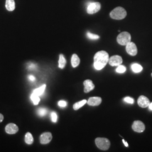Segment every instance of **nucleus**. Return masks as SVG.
Instances as JSON below:
<instances>
[{"label":"nucleus","instance_id":"23","mask_svg":"<svg viewBox=\"0 0 152 152\" xmlns=\"http://www.w3.org/2000/svg\"><path fill=\"white\" fill-rule=\"evenodd\" d=\"M87 37L91 39H98L100 38V37L95 34H93L92 33L87 32Z\"/></svg>","mask_w":152,"mask_h":152},{"label":"nucleus","instance_id":"28","mask_svg":"<svg viewBox=\"0 0 152 152\" xmlns=\"http://www.w3.org/2000/svg\"><path fill=\"white\" fill-rule=\"evenodd\" d=\"M36 67H37L36 65L34 64H33V63H31L28 65V68L29 69H34L36 68Z\"/></svg>","mask_w":152,"mask_h":152},{"label":"nucleus","instance_id":"30","mask_svg":"<svg viewBox=\"0 0 152 152\" xmlns=\"http://www.w3.org/2000/svg\"><path fill=\"white\" fill-rule=\"evenodd\" d=\"M4 118V115H3L2 114H1V113H0V122H2V121H3Z\"/></svg>","mask_w":152,"mask_h":152},{"label":"nucleus","instance_id":"10","mask_svg":"<svg viewBox=\"0 0 152 152\" xmlns=\"http://www.w3.org/2000/svg\"><path fill=\"white\" fill-rule=\"evenodd\" d=\"M137 104L141 108H147L150 104V101L148 98L144 95H141L138 98Z\"/></svg>","mask_w":152,"mask_h":152},{"label":"nucleus","instance_id":"11","mask_svg":"<svg viewBox=\"0 0 152 152\" xmlns=\"http://www.w3.org/2000/svg\"><path fill=\"white\" fill-rule=\"evenodd\" d=\"M19 130L18 127L14 124H9L6 126V132L9 134H14Z\"/></svg>","mask_w":152,"mask_h":152},{"label":"nucleus","instance_id":"29","mask_svg":"<svg viewBox=\"0 0 152 152\" xmlns=\"http://www.w3.org/2000/svg\"><path fill=\"white\" fill-rule=\"evenodd\" d=\"M28 78L29 79L30 81H31L32 82H34L36 80V78H35L34 76H32V75H29V76H28Z\"/></svg>","mask_w":152,"mask_h":152},{"label":"nucleus","instance_id":"15","mask_svg":"<svg viewBox=\"0 0 152 152\" xmlns=\"http://www.w3.org/2000/svg\"><path fill=\"white\" fill-rule=\"evenodd\" d=\"M71 63L73 68H76L79 65L80 63V59L77 55L75 54L72 55L71 58Z\"/></svg>","mask_w":152,"mask_h":152},{"label":"nucleus","instance_id":"13","mask_svg":"<svg viewBox=\"0 0 152 152\" xmlns=\"http://www.w3.org/2000/svg\"><path fill=\"white\" fill-rule=\"evenodd\" d=\"M102 102V98L100 97H91L90 98L87 102L88 105L91 106H98L100 105Z\"/></svg>","mask_w":152,"mask_h":152},{"label":"nucleus","instance_id":"33","mask_svg":"<svg viewBox=\"0 0 152 152\" xmlns=\"http://www.w3.org/2000/svg\"><path fill=\"white\" fill-rule=\"evenodd\" d=\"M151 76H152V74H151Z\"/></svg>","mask_w":152,"mask_h":152},{"label":"nucleus","instance_id":"21","mask_svg":"<svg viewBox=\"0 0 152 152\" xmlns=\"http://www.w3.org/2000/svg\"><path fill=\"white\" fill-rule=\"evenodd\" d=\"M31 99L32 100L33 103L34 105H38L39 102H40V98L39 97V96L36 95L34 93H32V94L31 95Z\"/></svg>","mask_w":152,"mask_h":152},{"label":"nucleus","instance_id":"6","mask_svg":"<svg viewBox=\"0 0 152 152\" xmlns=\"http://www.w3.org/2000/svg\"><path fill=\"white\" fill-rule=\"evenodd\" d=\"M132 130L136 132H142L145 129V126L142 122L140 121H135L132 126Z\"/></svg>","mask_w":152,"mask_h":152},{"label":"nucleus","instance_id":"5","mask_svg":"<svg viewBox=\"0 0 152 152\" xmlns=\"http://www.w3.org/2000/svg\"><path fill=\"white\" fill-rule=\"evenodd\" d=\"M101 5L99 2L90 3L87 8V12L88 14H94L100 10Z\"/></svg>","mask_w":152,"mask_h":152},{"label":"nucleus","instance_id":"1","mask_svg":"<svg viewBox=\"0 0 152 152\" xmlns=\"http://www.w3.org/2000/svg\"><path fill=\"white\" fill-rule=\"evenodd\" d=\"M108 53L105 51H100L96 53L94 58V65L96 69L101 70L104 68L108 63Z\"/></svg>","mask_w":152,"mask_h":152},{"label":"nucleus","instance_id":"14","mask_svg":"<svg viewBox=\"0 0 152 152\" xmlns=\"http://www.w3.org/2000/svg\"><path fill=\"white\" fill-rule=\"evenodd\" d=\"M6 8L8 11H14L15 8V4L14 0H6Z\"/></svg>","mask_w":152,"mask_h":152},{"label":"nucleus","instance_id":"25","mask_svg":"<svg viewBox=\"0 0 152 152\" xmlns=\"http://www.w3.org/2000/svg\"><path fill=\"white\" fill-rule=\"evenodd\" d=\"M51 120L53 122H56L57 120H58V116L57 114L55 112H52L51 114Z\"/></svg>","mask_w":152,"mask_h":152},{"label":"nucleus","instance_id":"9","mask_svg":"<svg viewBox=\"0 0 152 152\" xmlns=\"http://www.w3.org/2000/svg\"><path fill=\"white\" fill-rule=\"evenodd\" d=\"M53 136L50 132H45L39 137L40 142L42 144H46L49 143L52 140Z\"/></svg>","mask_w":152,"mask_h":152},{"label":"nucleus","instance_id":"4","mask_svg":"<svg viewBox=\"0 0 152 152\" xmlns=\"http://www.w3.org/2000/svg\"><path fill=\"white\" fill-rule=\"evenodd\" d=\"M131 39V36L130 34L127 32L121 33L117 38L118 43L122 46H126L129 42H130Z\"/></svg>","mask_w":152,"mask_h":152},{"label":"nucleus","instance_id":"24","mask_svg":"<svg viewBox=\"0 0 152 152\" xmlns=\"http://www.w3.org/2000/svg\"><path fill=\"white\" fill-rule=\"evenodd\" d=\"M126 68L125 66L120 65H118L117 68L116 69V72L119 73H123L126 72Z\"/></svg>","mask_w":152,"mask_h":152},{"label":"nucleus","instance_id":"8","mask_svg":"<svg viewBox=\"0 0 152 152\" xmlns=\"http://www.w3.org/2000/svg\"><path fill=\"white\" fill-rule=\"evenodd\" d=\"M126 50L127 53L131 56H135L137 53V49L136 45L130 42L126 45Z\"/></svg>","mask_w":152,"mask_h":152},{"label":"nucleus","instance_id":"22","mask_svg":"<svg viewBox=\"0 0 152 152\" xmlns=\"http://www.w3.org/2000/svg\"><path fill=\"white\" fill-rule=\"evenodd\" d=\"M47 113H48V110L46 109L39 108L37 110V114L41 117H44L45 115H46Z\"/></svg>","mask_w":152,"mask_h":152},{"label":"nucleus","instance_id":"7","mask_svg":"<svg viewBox=\"0 0 152 152\" xmlns=\"http://www.w3.org/2000/svg\"><path fill=\"white\" fill-rule=\"evenodd\" d=\"M123 60L119 55H114L110 57L109 59V64L111 66H118L122 64Z\"/></svg>","mask_w":152,"mask_h":152},{"label":"nucleus","instance_id":"18","mask_svg":"<svg viewBox=\"0 0 152 152\" xmlns=\"http://www.w3.org/2000/svg\"><path fill=\"white\" fill-rule=\"evenodd\" d=\"M87 100L84 99V100H82L81 101H80L77 103H76L73 105V109L77 110H78L80 108H81L82 107H83L85 104L87 103Z\"/></svg>","mask_w":152,"mask_h":152},{"label":"nucleus","instance_id":"2","mask_svg":"<svg viewBox=\"0 0 152 152\" xmlns=\"http://www.w3.org/2000/svg\"><path fill=\"white\" fill-rule=\"evenodd\" d=\"M127 15V12L125 9L121 7L115 8L110 13V16L115 20H121L124 19Z\"/></svg>","mask_w":152,"mask_h":152},{"label":"nucleus","instance_id":"20","mask_svg":"<svg viewBox=\"0 0 152 152\" xmlns=\"http://www.w3.org/2000/svg\"><path fill=\"white\" fill-rule=\"evenodd\" d=\"M25 141L28 145H31L33 142V137L30 132H27L25 136Z\"/></svg>","mask_w":152,"mask_h":152},{"label":"nucleus","instance_id":"12","mask_svg":"<svg viewBox=\"0 0 152 152\" xmlns=\"http://www.w3.org/2000/svg\"><path fill=\"white\" fill-rule=\"evenodd\" d=\"M83 85H84V92L85 93H88L92 91V90H94L95 88V85H94L92 81L90 80H85L83 82Z\"/></svg>","mask_w":152,"mask_h":152},{"label":"nucleus","instance_id":"31","mask_svg":"<svg viewBox=\"0 0 152 152\" xmlns=\"http://www.w3.org/2000/svg\"><path fill=\"white\" fill-rule=\"evenodd\" d=\"M122 141H123V142H124V144H125V147H129V145H128V143L127 142H126L125 141V140L124 139H123L122 140Z\"/></svg>","mask_w":152,"mask_h":152},{"label":"nucleus","instance_id":"32","mask_svg":"<svg viewBox=\"0 0 152 152\" xmlns=\"http://www.w3.org/2000/svg\"><path fill=\"white\" fill-rule=\"evenodd\" d=\"M149 109H151V110H152V103H151L149 104Z\"/></svg>","mask_w":152,"mask_h":152},{"label":"nucleus","instance_id":"19","mask_svg":"<svg viewBox=\"0 0 152 152\" xmlns=\"http://www.w3.org/2000/svg\"><path fill=\"white\" fill-rule=\"evenodd\" d=\"M131 69L135 73H139L142 70V67L140 64L135 63L131 65Z\"/></svg>","mask_w":152,"mask_h":152},{"label":"nucleus","instance_id":"16","mask_svg":"<svg viewBox=\"0 0 152 152\" xmlns=\"http://www.w3.org/2000/svg\"><path fill=\"white\" fill-rule=\"evenodd\" d=\"M66 63V61L65 60V58L63 54H60L59 56V67L61 69H63L65 67Z\"/></svg>","mask_w":152,"mask_h":152},{"label":"nucleus","instance_id":"3","mask_svg":"<svg viewBox=\"0 0 152 152\" xmlns=\"http://www.w3.org/2000/svg\"><path fill=\"white\" fill-rule=\"evenodd\" d=\"M95 144L99 149L103 151L108 150L110 145V141L108 139L104 137L96 138L95 139Z\"/></svg>","mask_w":152,"mask_h":152},{"label":"nucleus","instance_id":"26","mask_svg":"<svg viewBox=\"0 0 152 152\" xmlns=\"http://www.w3.org/2000/svg\"><path fill=\"white\" fill-rule=\"evenodd\" d=\"M124 101L127 103L133 104L134 103V100L130 97H126L124 98Z\"/></svg>","mask_w":152,"mask_h":152},{"label":"nucleus","instance_id":"27","mask_svg":"<svg viewBox=\"0 0 152 152\" xmlns=\"http://www.w3.org/2000/svg\"><path fill=\"white\" fill-rule=\"evenodd\" d=\"M66 104H67V103L64 100H60L58 103L59 106H60L61 107H65L66 106Z\"/></svg>","mask_w":152,"mask_h":152},{"label":"nucleus","instance_id":"17","mask_svg":"<svg viewBox=\"0 0 152 152\" xmlns=\"http://www.w3.org/2000/svg\"><path fill=\"white\" fill-rule=\"evenodd\" d=\"M46 87V85H42V86L39 87L38 88H36V89L34 90L33 93L35 94L36 95H37L38 96H40L44 93Z\"/></svg>","mask_w":152,"mask_h":152}]
</instances>
